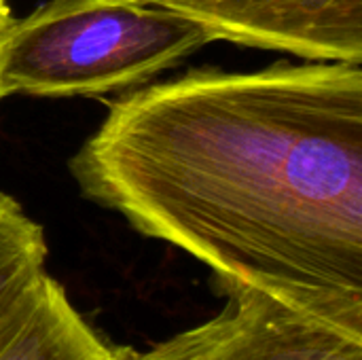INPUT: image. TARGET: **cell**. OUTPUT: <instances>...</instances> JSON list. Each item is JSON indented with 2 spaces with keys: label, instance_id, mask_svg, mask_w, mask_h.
Listing matches in <instances>:
<instances>
[{
  "label": "cell",
  "instance_id": "3957f363",
  "mask_svg": "<svg viewBox=\"0 0 362 360\" xmlns=\"http://www.w3.org/2000/svg\"><path fill=\"white\" fill-rule=\"evenodd\" d=\"M223 295L216 316L127 360H362V335L250 289Z\"/></svg>",
  "mask_w": 362,
  "mask_h": 360
},
{
  "label": "cell",
  "instance_id": "6da1fadb",
  "mask_svg": "<svg viewBox=\"0 0 362 360\" xmlns=\"http://www.w3.org/2000/svg\"><path fill=\"white\" fill-rule=\"evenodd\" d=\"M81 193L250 289L362 335V64L202 68L117 98Z\"/></svg>",
  "mask_w": 362,
  "mask_h": 360
},
{
  "label": "cell",
  "instance_id": "277c9868",
  "mask_svg": "<svg viewBox=\"0 0 362 360\" xmlns=\"http://www.w3.org/2000/svg\"><path fill=\"white\" fill-rule=\"evenodd\" d=\"M202 25L212 42L362 64V0H138Z\"/></svg>",
  "mask_w": 362,
  "mask_h": 360
},
{
  "label": "cell",
  "instance_id": "7a4b0ae2",
  "mask_svg": "<svg viewBox=\"0 0 362 360\" xmlns=\"http://www.w3.org/2000/svg\"><path fill=\"white\" fill-rule=\"evenodd\" d=\"M212 42L195 21L138 0H49L15 19L2 98L132 91Z\"/></svg>",
  "mask_w": 362,
  "mask_h": 360
},
{
  "label": "cell",
  "instance_id": "5b68a950",
  "mask_svg": "<svg viewBox=\"0 0 362 360\" xmlns=\"http://www.w3.org/2000/svg\"><path fill=\"white\" fill-rule=\"evenodd\" d=\"M0 360H127L72 306L49 274L0 329Z\"/></svg>",
  "mask_w": 362,
  "mask_h": 360
},
{
  "label": "cell",
  "instance_id": "8992f818",
  "mask_svg": "<svg viewBox=\"0 0 362 360\" xmlns=\"http://www.w3.org/2000/svg\"><path fill=\"white\" fill-rule=\"evenodd\" d=\"M45 229L0 191V329L47 276Z\"/></svg>",
  "mask_w": 362,
  "mask_h": 360
},
{
  "label": "cell",
  "instance_id": "52a82bcc",
  "mask_svg": "<svg viewBox=\"0 0 362 360\" xmlns=\"http://www.w3.org/2000/svg\"><path fill=\"white\" fill-rule=\"evenodd\" d=\"M13 23H15V15L11 11L8 0H0V66H2V55H4L6 40L11 36ZM0 100H2V91H0Z\"/></svg>",
  "mask_w": 362,
  "mask_h": 360
}]
</instances>
